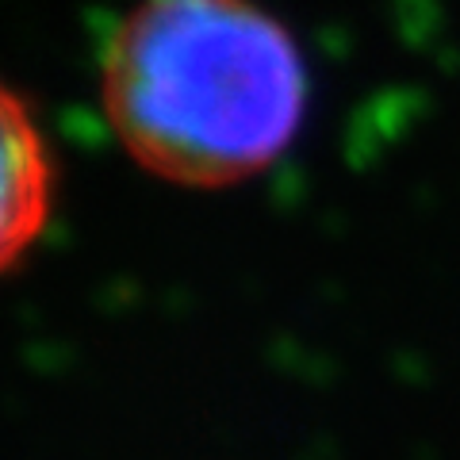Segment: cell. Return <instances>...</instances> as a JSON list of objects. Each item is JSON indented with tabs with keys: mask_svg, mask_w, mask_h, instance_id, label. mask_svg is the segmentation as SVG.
I'll return each mask as SVG.
<instances>
[{
	"mask_svg": "<svg viewBox=\"0 0 460 460\" xmlns=\"http://www.w3.org/2000/svg\"><path fill=\"white\" fill-rule=\"evenodd\" d=\"M54 208V162L31 108L0 81V272L39 242Z\"/></svg>",
	"mask_w": 460,
	"mask_h": 460,
	"instance_id": "obj_2",
	"label": "cell"
},
{
	"mask_svg": "<svg viewBox=\"0 0 460 460\" xmlns=\"http://www.w3.org/2000/svg\"><path fill=\"white\" fill-rule=\"evenodd\" d=\"M311 62L261 0H138L100 62L127 157L177 189H234L284 162L311 115Z\"/></svg>",
	"mask_w": 460,
	"mask_h": 460,
	"instance_id": "obj_1",
	"label": "cell"
}]
</instances>
